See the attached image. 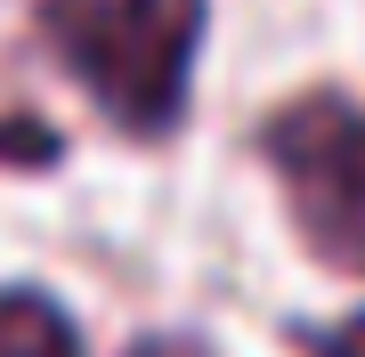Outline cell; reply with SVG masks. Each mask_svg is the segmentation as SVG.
I'll list each match as a JSON object with an SVG mask.
<instances>
[{"label":"cell","mask_w":365,"mask_h":357,"mask_svg":"<svg viewBox=\"0 0 365 357\" xmlns=\"http://www.w3.org/2000/svg\"><path fill=\"white\" fill-rule=\"evenodd\" d=\"M41 33L122 130L163 138L187 114L203 0H41Z\"/></svg>","instance_id":"obj_1"},{"label":"cell","mask_w":365,"mask_h":357,"mask_svg":"<svg viewBox=\"0 0 365 357\" xmlns=\"http://www.w3.org/2000/svg\"><path fill=\"white\" fill-rule=\"evenodd\" d=\"M130 357H211V349H203V341H187V333H146Z\"/></svg>","instance_id":"obj_6"},{"label":"cell","mask_w":365,"mask_h":357,"mask_svg":"<svg viewBox=\"0 0 365 357\" xmlns=\"http://www.w3.org/2000/svg\"><path fill=\"white\" fill-rule=\"evenodd\" d=\"M309 357H365V317L333 325V333H309Z\"/></svg>","instance_id":"obj_5"},{"label":"cell","mask_w":365,"mask_h":357,"mask_svg":"<svg viewBox=\"0 0 365 357\" xmlns=\"http://www.w3.org/2000/svg\"><path fill=\"white\" fill-rule=\"evenodd\" d=\"M57 146H49V130L41 122H0V162H49Z\"/></svg>","instance_id":"obj_4"},{"label":"cell","mask_w":365,"mask_h":357,"mask_svg":"<svg viewBox=\"0 0 365 357\" xmlns=\"http://www.w3.org/2000/svg\"><path fill=\"white\" fill-rule=\"evenodd\" d=\"M0 357H81V333L49 292L9 284L0 292Z\"/></svg>","instance_id":"obj_3"},{"label":"cell","mask_w":365,"mask_h":357,"mask_svg":"<svg viewBox=\"0 0 365 357\" xmlns=\"http://www.w3.org/2000/svg\"><path fill=\"white\" fill-rule=\"evenodd\" d=\"M260 155L300 244L333 268V276H365V106L341 90H309L260 122Z\"/></svg>","instance_id":"obj_2"}]
</instances>
